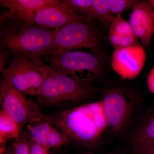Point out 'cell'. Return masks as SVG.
<instances>
[{
  "mask_svg": "<svg viewBox=\"0 0 154 154\" xmlns=\"http://www.w3.org/2000/svg\"><path fill=\"white\" fill-rule=\"evenodd\" d=\"M29 147L30 140L28 134L22 130L10 148L11 154H29Z\"/></svg>",
  "mask_w": 154,
  "mask_h": 154,
  "instance_id": "obj_22",
  "label": "cell"
},
{
  "mask_svg": "<svg viewBox=\"0 0 154 154\" xmlns=\"http://www.w3.org/2000/svg\"><path fill=\"white\" fill-rule=\"evenodd\" d=\"M132 142L134 152L154 143V114L137 129Z\"/></svg>",
  "mask_w": 154,
  "mask_h": 154,
  "instance_id": "obj_13",
  "label": "cell"
},
{
  "mask_svg": "<svg viewBox=\"0 0 154 154\" xmlns=\"http://www.w3.org/2000/svg\"><path fill=\"white\" fill-rule=\"evenodd\" d=\"M18 125L2 109L0 112V141L17 138L21 132Z\"/></svg>",
  "mask_w": 154,
  "mask_h": 154,
  "instance_id": "obj_15",
  "label": "cell"
},
{
  "mask_svg": "<svg viewBox=\"0 0 154 154\" xmlns=\"http://www.w3.org/2000/svg\"><path fill=\"white\" fill-rule=\"evenodd\" d=\"M49 69L42 61L13 56L10 65L1 72L14 88L24 94L35 96Z\"/></svg>",
  "mask_w": 154,
  "mask_h": 154,
  "instance_id": "obj_4",
  "label": "cell"
},
{
  "mask_svg": "<svg viewBox=\"0 0 154 154\" xmlns=\"http://www.w3.org/2000/svg\"><path fill=\"white\" fill-rule=\"evenodd\" d=\"M90 81L76 79L50 68L35 96L42 105L57 106L75 103L91 94Z\"/></svg>",
  "mask_w": 154,
  "mask_h": 154,
  "instance_id": "obj_3",
  "label": "cell"
},
{
  "mask_svg": "<svg viewBox=\"0 0 154 154\" xmlns=\"http://www.w3.org/2000/svg\"><path fill=\"white\" fill-rule=\"evenodd\" d=\"M56 0H1L2 8L9 12L1 16V24L6 19H17L25 21L35 12L45 6L57 2Z\"/></svg>",
  "mask_w": 154,
  "mask_h": 154,
  "instance_id": "obj_12",
  "label": "cell"
},
{
  "mask_svg": "<svg viewBox=\"0 0 154 154\" xmlns=\"http://www.w3.org/2000/svg\"><path fill=\"white\" fill-rule=\"evenodd\" d=\"M3 154H11V149L10 148L8 149L7 150V151Z\"/></svg>",
  "mask_w": 154,
  "mask_h": 154,
  "instance_id": "obj_27",
  "label": "cell"
},
{
  "mask_svg": "<svg viewBox=\"0 0 154 154\" xmlns=\"http://www.w3.org/2000/svg\"><path fill=\"white\" fill-rule=\"evenodd\" d=\"M146 55L144 48L140 44L115 49L111 60V66L122 79H134L141 72L145 64Z\"/></svg>",
  "mask_w": 154,
  "mask_h": 154,
  "instance_id": "obj_9",
  "label": "cell"
},
{
  "mask_svg": "<svg viewBox=\"0 0 154 154\" xmlns=\"http://www.w3.org/2000/svg\"><path fill=\"white\" fill-rule=\"evenodd\" d=\"M92 20L75 14L59 1L36 11L25 21L43 28L57 30L73 22H91Z\"/></svg>",
  "mask_w": 154,
  "mask_h": 154,
  "instance_id": "obj_8",
  "label": "cell"
},
{
  "mask_svg": "<svg viewBox=\"0 0 154 154\" xmlns=\"http://www.w3.org/2000/svg\"><path fill=\"white\" fill-rule=\"evenodd\" d=\"M108 10L113 17L132 9L140 1L135 0H106Z\"/></svg>",
  "mask_w": 154,
  "mask_h": 154,
  "instance_id": "obj_18",
  "label": "cell"
},
{
  "mask_svg": "<svg viewBox=\"0 0 154 154\" xmlns=\"http://www.w3.org/2000/svg\"><path fill=\"white\" fill-rule=\"evenodd\" d=\"M49 64L52 70L79 79V72L87 71L93 77L98 75L101 69V62L97 56L85 51L54 50L43 60Z\"/></svg>",
  "mask_w": 154,
  "mask_h": 154,
  "instance_id": "obj_6",
  "label": "cell"
},
{
  "mask_svg": "<svg viewBox=\"0 0 154 154\" xmlns=\"http://www.w3.org/2000/svg\"><path fill=\"white\" fill-rule=\"evenodd\" d=\"M149 2L150 4L152 5V6L153 8H154V0H151V1H148Z\"/></svg>",
  "mask_w": 154,
  "mask_h": 154,
  "instance_id": "obj_28",
  "label": "cell"
},
{
  "mask_svg": "<svg viewBox=\"0 0 154 154\" xmlns=\"http://www.w3.org/2000/svg\"><path fill=\"white\" fill-rule=\"evenodd\" d=\"M93 3L96 18L110 25L114 17L109 12L106 0H93Z\"/></svg>",
  "mask_w": 154,
  "mask_h": 154,
  "instance_id": "obj_19",
  "label": "cell"
},
{
  "mask_svg": "<svg viewBox=\"0 0 154 154\" xmlns=\"http://www.w3.org/2000/svg\"><path fill=\"white\" fill-rule=\"evenodd\" d=\"M108 127L115 132L121 130L132 110L131 102L118 91H111L102 100Z\"/></svg>",
  "mask_w": 154,
  "mask_h": 154,
  "instance_id": "obj_11",
  "label": "cell"
},
{
  "mask_svg": "<svg viewBox=\"0 0 154 154\" xmlns=\"http://www.w3.org/2000/svg\"><path fill=\"white\" fill-rule=\"evenodd\" d=\"M1 26V50L10 54L43 61L54 51V30L17 19H6Z\"/></svg>",
  "mask_w": 154,
  "mask_h": 154,
  "instance_id": "obj_1",
  "label": "cell"
},
{
  "mask_svg": "<svg viewBox=\"0 0 154 154\" xmlns=\"http://www.w3.org/2000/svg\"><path fill=\"white\" fill-rule=\"evenodd\" d=\"M110 44L115 49H122L138 44V38L136 36H122L108 34Z\"/></svg>",
  "mask_w": 154,
  "mask_h": 154,
  "instance_id": "obj_21",
  "label": "cell"
},
{
  "mask_svg": "<svg viewBox=\"0 0 154 154\" xmlns=\"http://www.w3.org/2000/svg\"><path fill=\"white\" fill-rule=\"evenodd\" d=\"M134 153L136 154H154V143Z\"/></svg>",
  "mask_w": 154,
  "mask_h": 154,
  "instance_id": "obj_26",
  "label": "cell"
},
{
  "mask_svg": "<svg viewBox=\"0 0 154 154\" xmlns=\"http://www.w3.org/2000/svg\"><path fill=\"white\" fill-rule=\"evenodd\" d=\"M0 98L2 109L17 122L21 131L31 122L46 119L33 99H26L3 77L0 82Z\"/></svg>",
  "mask_w": 154,
  "mask_h": 154,
  "instance_id": "obj_5",
  "label": "cell"
},
{
  "mask_svg": "<svg viewBox=\"0 0 154 154\" xmlns=\"http://www.w3.org/2000/svg\"><path fill=\"white\" fill-rule=\"evenodd\" d=\"M84 154H94V153H88Z\"/></svg>",
  "mask_w": 154,
  "mask_h": 154,
  "instance_id": "obj_29",
  "label": "cell"
},
{
  "mask_svg": "<svg viewBox=\"0 0 154 154\" xmlns=\"http://www.w3.org/2000/svg\"><path fill=\"white\" fill-rule=\"evenodd\" d=\"M46 118L70 143L81 145L94 144L108 127L102 100L63 110Z\"/></svg>",
  "mask_w": 154,
  "mask_h": 154,
  "instance_id": "obj_2",
  "label": "cell"
},
{
  "mask_svg": "<svg viewBox=\"0 0 154 154\" xmlns=\"http://www.w3.org/2000/svg\"><path fill=\"white\" fill-rule=\"evenodd\" d=\"M147 82L149 90L154 94V66L148 76Z\"/></svg>",
  "mask_w": 154,
  "mask_h": 154,
  "instance_id": "obj_24",
  "label": "cell"
},
{
  "mask_svg": "<svg viewBox=\"0 0 154 154\" xmlns=\"http://www.w3.org/2000/svg\"><path fill=\"white\" fill-rule=\"evenodd\" d=\"M25 127L30 140L45 147L48 136L54 127L47 118L33 122Z\"/></svg>",
  "mask_w": 154,
  "mask_h": 154,
  "instance_id": "obj_14",
  "label": "cell"
},
{
  "mask_svg": "<svg viewBox=\"0 0 154 154\" xmlns=\"http://www.w3.org/2000/svg\"><path fill=\"white\" fill-rule=\"evenodd\" d=\"M60 2L77 15L96 18L93 0H63Z\"/></svg>",
  "mask_w": 154,
  "mask_h": 154,
  "instance_id": "obj_16",
  "label": "cell"
},
{
  "mask_svg": "<svg viewBox=\"0 0 154 154\" xmlns=\"http://www.w3.org/2000/svg\"><path fill=\"white\" fill-rule=\"evenodd\" d=\"M129 23L143 47H149L154 34V9L149 2H140L132 9Z\"/></svg>",
  "mask_w": 154,
  "mask_h": 154,
  "instance_id": "obj_10",
  "label": "cell"
},
{
  "mask_svg": "<svg viewBox=\"0 0 154 154\" xmlns=\"http://www.w3.org/2000/svg\"><path fill=\"white\" fill-rule=\"evenodd\" d=\"M91 22H73L54 30L53 38L54 50L70 51L85 48L97 49L99 39L96 29L90 25Z\"/></svg>",
  "mask_w": 154,
  "mask_h": 154,
  "instance_id": "obj_7",
  "label": "cell"
},
{
  "mask_svg": "<svg viewBox=\"0 0 154 154\" xmlns=\"http://www.w3.org/2000/svg\"><path fill=\"white\" fill-rule=\"evenodd\" d=\"M48 150L45 147L30 140L29 154H46Z\"/></svg>",
  "mask_w": 154,
  "mask_h": 154,
  "instance_id": "obj_23",
  "label": "cell"
},
{
  "mask_svg": "<svg viewBox=\"0 0 154 154\" xmlns=\"http://www.w3.org/2000/svg\"><path fill=\"white\" fill-rule=\"evenodd\" d=\"M46 154H50L49 152H48L47 153H46Z\"/></svg>",
  "mask_w": 154,
  "mask_h": 154,
  "instance_id": "obj_30",
  "label": "cell"
},
{
  "mask_svg": "<svg viewBox=\"0 0 154 154\" xmlns=\"http://www.w3.org/2000/svg\"><path fill=\"white\" fill-rule=\"evenodd\" d=\"M70 143L66 136L56 128L54 127L48 136L45 147L48 149L59 147L64 145Z\"/></svg>",
  "mask_w": 154,
  "mask_h": 154,
  "instance_id": "obj_20",
  "label": "cell"
},
{
  "mask_svg": "<svg viewBox=\"0 0 154 154\" xmlns=\"http://www.w3.org/2000/svg\"><path fill=\"white\" fill-rule=\"evenodd\" d=\"M109 34H116L122 36H135L129 22L125 20L121 14L113 18L109 28Z\"/></svg>",
  "mask_w": 154,
  "mask_h": 154,
  "instance_id": "obj_17",
  "label": "cell"
},
{
  "mask_svg": "<svg viewBox=\"0 0 154 154\" xmlns=\"http://www.w3.org/2000/svg\"><path fill=\"white\" fill-rule=\"evenodd\" d=\"M9 55L10 54L8 52L1 50V51H0V71H1L5 68V63Z\"/></svg>",
  "mask_w": 154,
  "mask_h": 154,
  "instance_id": "obj_25",
  "label": "cell"
}]
</instances>
